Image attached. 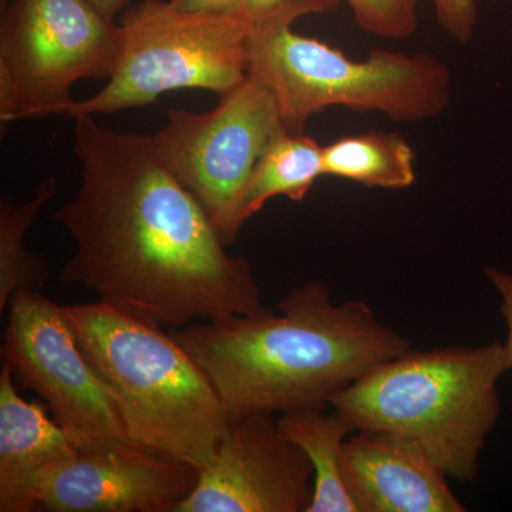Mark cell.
I'll use <instances>...</instances> for the list:
<instances>
[{
    "instance_id": "1",
    "label": "cell",
    "mask_w": 512,
    "mask_h": 512,
    "mask_svg": "<svg viewBox=\"0 0 512 512\" xmlns=\"http://www.w3.org/2000/svg\"><path fill=\"white\" fill-rule=\"evenodd\" d=\"M74 120L82 184L55 214L76 242L60 279L174 329L265 311L252 266L225 251L151 138Z\"/></svg>"
},
{
    "instance_id": "2",
    "label": "cell",
    "mask_w": 512,
    "mask_h": 512,
    "mask_svg": "<svg viewBox=\"0 0 512 512\" xmlns=\"http://www.w3.org/2000/svg\"><path fill=\"white\" fill-rule=\"evenodd\" d=\"M229 419L326 407L370 369L410 349L365 301L335 303L328 285L289 291L276 311L174 329Z\"/></svg>"
},
{
    "instance_id": "3",
    "label": "cell",
    "mask_w": 512,
    "mask_h": 512,
    "mask_svg": "<svg viewBox=\"0 0 512 512\" xmlns=\"http://www.w3.org/2000/svg\"><path fill=\"white\" fill-rule=\"evenodd\" d=\"M510 372L501 342L406 350L333 397L352 429L423 451L458 483H473L501 414L498 383Z\"/></svg>"
},
{
    "instance_id": "4",
    "label": "cell",
    "mask_w": 512,
    "mask_h": 512,
    "mask_svg": "<svg viewBox=\"0 0 512 512\" xmlns=\"http://www.w3.org/2000/svg\"><path fill=\"white\" fill-rule=\"evenodd\" d=\"M64 306L128 439L200 471L210 466L231 419L173 333L106 302Z\"/></svg>"
},
{
    "instance_id": "5",
    "label": "cell",
    "mask_w": 512,
    "mask_h": 512,
    "mask_svg": "<svg viewBox=\"0 0 512 512\" xmlns=\"http://www.w3.org/2000/svg\"><path fill=\"white\" fill-rule=\"evenodd\" d=\"M338 0H296L256 16L248 37L247 73L275 97L289 133L330 107L377 111L397 123L434 119L451 101V72L437 57L375 50L365 60L293 32L292 23Z\"/></svg>"
},
{
    "instance_id": "6",
    "label": "cell",
    "mask_w": 512,
    "mask_h": 512,
    "mask_svg": "<svg viewBox=\"0 0 512 512\" xmlns=\"http://www.w3.org/2000/svg\"><path fill=\"white\" fill-rule=\"evenodd\" d=\"M254 16L245 9L188 12L146 0L121 19L123 47L99 93L73 101V119L146 107L180 89L228 93L247 79V45Z\"/></svg>"
},
{
    "instance_id": "7",
    "label": "cell",
    "mask_w": 512,
    "mask_h": 512,
    "mask_svg": "<svg viewBox=\"0 0 512 512\" xmlns=\"http://www.w3.org/2000/svg\"><path fill=\"white\" fill-rule=\"evenodd\" d=\"M123 47L120 25L86 0H16L0 35V120L66 114L72 87L110 77Z\"/></svg>"
},
{
    "instance_id": "8",
    "label": "cell",
    "mask_w": 512,
    "mask_h": 512,
    "mask_svg": "<svg viewBox=\"0 0 512 512\" xmlns=\"http://www.w3.org/2000/svg\"><path fill=\"white\" fill-rule=\"evenodd\" d=\"M220 97L208 113L168 110L151 143L229 245L244 227L242 202L255 165L286 128L275 97L252 77Z\"/></svg>"
},
{
    "instance_id": "9",
    "label": "cell",
    "mask_w": 512,
    "mask_h": 512,
    "mask_svg": "<svg viewBox=\"0 0 512 512\" xmlns=\"http://www.w3.org/2000/svg\"><path fill=\"white\" fill-rule=\"evenodd\" d=\"M6 315L3 362L18 386L45 400L80 453L133 443L80 348L66 306L42 291H23L12 296Z\"/></svg>"
},
{
    "instance_id": "10",
    "label": "cell",
    "mask_w": 512,
    "mask_h": 512,
    "mask_svg": "<svg viewBox=\"0 0 512 512\" xmlns=\"http://www.w3.org/2000/svg\"><path fill=\"white\" fill-rule=\"evenodd\" d=\"M313 470L285 439L274 414L229 421L210 466L175 512H306Z\"/></svg>"
},
{
    "instance_id": "11",
    "label": "cell",
    "mask_w": 512,
    "mask_h": 512,
    "mask_svg": "<svg viewBox=\"0 0 512 512\" xmlns=\"http://www.w3.org/2000/svg\"><path fill=\"white\" fill-rule=\"evenodd\" d=\"M200 470L128 443L79 453L57 464L36 487L37 510L175 512Z\"/></svg>"
},
{
    "instance_id": "12",
    "label": "cell",
    "mask_w": 512,
    "mask_h": 512,
    "mask_svg": "<svg viewBox=\"0 0 512 512\" xmlns=\"http://www.w3.org/2000/svg\"><path fill=\"white\" fill-rule=\"evenodd\" d=\"M345 471L360 512H464L447 474L423 451L382 433L356 431Z\"/></svg>"
},
{
    "instance_id": "13",
    "label": "cell",
    "mask_w": 512,
    "mask_h": 512,
    "mask_svg": "<svg viewBox=\"0 0 512 512\" xmlns=\"http://www.w3.org/2000/svg\"><path fill=\"white\" fill-rule=\"evenodd\" d=\"M79 448L42 403L19 393L12 367L0 372V511L37 510L36 487L57 464Z\"/></svg>"
},
{
    "instance_id": "14",
    "label": "cell",
    "mask_w": 512,
    "mask_h": 512,
    "mask_svg": "<svg viewBox=\"0 0 512 512\" xmlns=\"http://www.w3.org/2000/svg\"><path fill=\"white\" fill-rule=\"evenodd\" d=\"M279 433L301 448L313 470L312 501L306 512H360L345 471V443L352 426L326 407L295 410L276 419Z\"/></svg>"
},
{
    "instance_id": "15",
    "label": "cell",
    "mask_w": 512,
    "mask_h": 512,
    "mask_svg": "<svg viewBox=\"0 0 512 512\" xmlns=\"http://www.w3.org/2000/svg\"><path fill=\"white\" fill-rule=\"evenodd\" d=\"M323 175V147L303 133L282 131L265 148L255 165L242 202V225L272 198L305 200Z\"/></svg>"
},
{
    "instance_id": "16",
    "label": "cell",
    "mask_w": 512,
    "mask_h": 512,
    "mask_svg": "<svg viewBox=\"0 0 512 512\" xmlns=\"http://www.w3.org/2000/svg\"><path fill=\"white\" fill-rule=\"evenodd\" d=\"M323 171L369 188L406 190L416 181V154L399 134L342 137L323 147Z\"/></svg>"
},
{
    "instance_id": "17",
    "label": "cell",
    "mask_w": 512,
    "mask_h": 512,
    "mask_svg": "<svg viewBox=\"0 0 512 512\" xmlns=\"http://www.w3.org/2000/svg\"><path fill=\"white\" fill-rule=\"evenodd\" d=\"M57 181L47 177L36 194L16 204L0 200V313H5L12 296L23 291H43L49 276L46 259L26 248L25 235L47 202L55 198Z\"/></svg>"
},
{
    "instance_id": "18",
    "label": "cell",
    "mask_w": 512,
    "mask_h": 512,
    "mask_svg": "<svg viewBox=\"0 0 512 512\" xmlns=\"http://www.w3.org/2000/svg\"><path fill=\"white\" fill-rule=\"evenodd\" d=\"M357 26L386 39H406L419 26L416 0H346Z\"/></svg>"
},
{
    "instance_id": "19",
    "label": "cell",
    "mask_w": 512,
    "mask_h": 512,
    "mask_svg": "<svg viewBox=\"0 0 512 512\" xmlns=\"http://www.w3.org/2000/svg\"><path fill=\"white\" fill-rule=\"evenodd\" d=\"M441 28L451 39L466 45L474 37L478 22L476 0H431Z\"/></svg>"
},
{
    "instance_id": "20",
    "label": "cell",
    "mask_w": 512,
    "mask_h": 512,
    "mask_svg": "<svg viewBox=\"0 0 512 512\" xmlns=\"http://www.w3.org/2000/svg\"><path fill=\"white\" fill-rule=\"evenodd\" d=\"M485 274L500 296L501 313L507 328V338L503 343L505 360L508 370H512V274L497 268H487Z\"/></svg>"
},
{
    "instance_id": "21",
    "label": "cell",
    "mask_w": 512,
    "mask_h": 512,
    "mask_svg": "<svg viewBox=\"0 0 512 512\" xmlns=\"http://www.w3.org/2000/svg\"><path fill=\"white\" fill-rule=\"evenodd\" d=\"M177 9L188 12H227L244 9V0H170Z\"/></svg>"
},
{
    "instance_id": "22",
    "label": "cell",
    "mask_w": 512,
    "mask_h": 512,
    "mask_svg": "<svg viewBox=\"0 0 512 512\" xmlns=\"http://www.w3.org/2000/svg\"><path fill=\"white\" fill-rule=\"evenodd\" d=\"M291 2H296V0H244V9L256 18V16L264 15L266 12L281 8Z\"/></svg>"
},
{
    "instance_id": "23",
    "label": "cell",
    "mask_w": 512,
    "mask_h": 512,
    "mask_svg": "<svg viewBox=\"0 0 512 512\" xmlns=\"http://www.w3.org/2000/svg\"><path fill=\"white\" fill-rule=\"evenodd\" d=\"M94 9L99 10L101 15L113 19L117 12H120L130 0H86Z\"/></svg>"
}]
</instances>
